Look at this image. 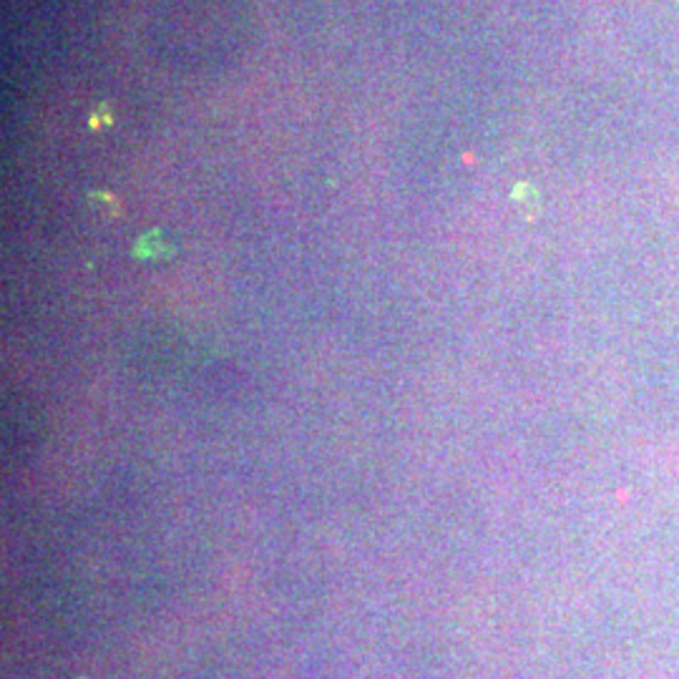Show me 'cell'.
I'll list each match as a JSON object with an SVG mask.
<instances>
[{
	"instance_id": "6da1fadb",
	"label": "cell",
	"mask_w": 679,
	"mask_h": 679,
	"mask_svg": "<svg viewBox=\"0 0 679 679\" xmlns=\"http://www.w3.org/2000/svg\"><path fill=\"white\" fill-rule=\"evenodd\" d=\"M113 124V113L106 104H98V112L91 113V126L94 128H101V126H112Z\"/></svg>"
}]
</instances>
